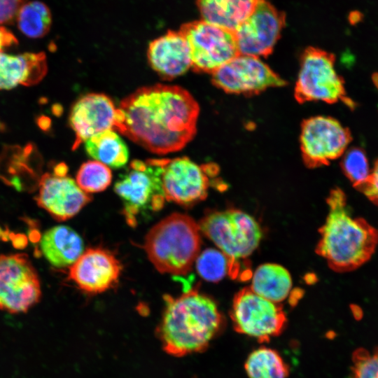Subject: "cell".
Wrapping results in <instances>:
<instances>
[{
  "mask_svg": "<svg viewBox=\"0 0 378 378\" xmlns=\"http://www.w3.org/2000/svg\"><path fill=\"white\" fill-rule=\"evenodd\" d=\"M200 107L178 85L142 87L123 99L115 130L159 155L176 152L195 136Z\"/></svg>",
  "mask_w": 378,
  "mask_h": 378,
  "instance_id": "1",
  "label": "cell"
},
{
  "mask_svg": "<svg viewBox=\"0 0 378 378\" xmlns=\"http://www.w3.org/2000/svg\"><path fill=\"white\" fill-rule=\"evenodd\" d=\"M163 298L164 308L156 335L168 355L183 357L203 352L224 328L216 302L196 289Z\"/></svg>",
  "mask_w": 378,
  "mask_h": 378,
  "instance_id": "2",
  "label": "cell"
},
{
  "mask_svg": "<svg viewBox=\"0 0 378 378\" xmlns=\"http://www.w3.org/2000/svg\"><path fill=\"white\" fill-rule=\"evenodd\" d=\"M327 204L329 211L320 228L316 251L336 272L356 270L368 262L378 244V230L363 218L352 217L346 197L339 188L332 189Z\"/></svg>",
  "mask_w": 378,
  "mask_h": 378,
  "instance_id": "3",
  "label": "cell"
},
{
  "mask_svg": "<svg viewBox=\"0 0 378 378\" xmlns=\"http://www.w3.org/2000/svg\"><path fill=\"white\" fill-rule=\"evenodd\" d=\"M200 246L198 223L181 213H173L155 224L144 242L147 256L155 269L176 276L190 271Z\"/></svg>",
  "mask_w": 378,
  "mask_h": 378,
  "instance_id": "4",
  "label": "cell"
},
{
  "mask_svg": "<svg viewBox=\"0 0 378 378\" xmlns=\"http://www.w3.org/2000/svg\"><path fill=\"white\" fill-rule=\"evenodd\" d=\"M162 164V159L134 160L115 182L114 190L122 202L123 216L130 227L163 208L166 199Z\"/></svg>",
  "mask_w": 378,
  "mask_h": 378,
  "instance_id": "5",
  "label": "cell"
},
{
  "mask_svg": "<svg viewBox=\"0 0 378 378\" xmlns=\"http://www.w3.org/2000/svg\"><path fill=\"white\" fill-rule=\"evenodd\" d=\"M199 228L227 258L230 274H238V261L246 258L258 247L262 230L256 220L237 209L214 211L198 223Z\"/></svg>",
  "mask_w": 378,
  "mask_h": 378,
  "instance_id": "6",
  "label": "cell"
},
{
  "mask_svg": "<svg viewBox=\"0 0 378 378\" xmlns=\"http://www.w3.org/2000/svg\"><path fill=\"white\" fill-rule=\"evenodd\" d=\"M335 62L332 53L314 47L304 50L295 86V97L299 103L342 101L348 106H354L346 95L344 80L337 73Z\"/></svg>",
  "mask_w": 378,
  "mask_h": 378,
  "instance_id": "7",
  "label": "cell"
},
{
  "mask_svg": "<svg viewBox=\"0 0 378 378\" xmlns=\"http://www.w3.org/2000/svg\"><path fill=\"white\" fill-rule=\"evenodd\" d=\"M234 329L239 333L268 342L284 330L286 315L279 304L254 293L250 288L234 295L230 311Z\"/></svg>",
  "mask_w": 378,
  "mask_h": 378,
  "instance_id": "8",
  "label": "cell"
},
{
  "mask_svg": "<svg viewBox=\"0 0 378 378\" xmlns=\"http://www.w3.org/2000/svg\"><path fill=\"white\" fill-rule=\"evenodd\" d=\"M190 53L192 68L198 72L214 73L239 55L234 32L204 20L181 26Z\"/></svg>",
  "mask_w": 378,
  "mask_h": 378,
  "instance_id": "9",
  "label": "cell"
},
{
  "mask_svg": "<svg viewBox=\"0 0 378 378\" xmlns=\"http://www.w3.org/2000/svg\"><path fill=\"white\" fill-rule=\"evenodd\" d=\"M41 297L38 273L24 253L0 255V309L27 312Z\"/></svg>",
  "mask_w": 378,
  "mask_h": 378,
  "instance_id": "10",
  "label": "cell"
},
{
  "mask_svg": "<svg viewBox=\"0 0 378 378\" xmlns=\"http://www.w3.org/2000/svg\"><path fill=\"white\" fill-rule=\"evenodd\" d=\"M300 149L305 164L315 168L342 156L351 141L350 131L337 120L318 115L302 122Z\"/></svg>",
  "mask_w": 378,
  "mask_h": 378,
  "instance_id": "11",
  "label": "cell"
},
{
  "mask_svg": "<svg viewBox=\"0 0 378 378\" xmlns=\"http://www.w3.org/2000/svg\"><path fill=\"white\" fill-rule=\"evenodd\" d=\"M162 183L167 201L190 206L208 195L214 165H199L187 157L162 159Z\"/></svg>",
  "mask_w": 378,
  "mask_h": 378,
  "instance_id": "12",
  "label": "cell"
},
{
  "mask_svg": "<svg viewBox=\"0 0 378 378\" xmlns=\"http://www.w3.org/2000/svg\"><path fill=\"white\" fill-rule=\"evenodd\" d=\"M212 74L215 86L225 92L253 95L286 82L260 57L239 54Z\"/></svg>",
  "mask_w": 378,
  "mask_h": 378,
  "instance_id": "13",
  "label": "cell"
},
{
  "mask_svg": "<svg viewBox=\"0 0 378 378\" xmlns=\"http://www.w3.org/2000/svg\"><path fill=\"white\" fill-rule=\"evenodd\" d=\"M285 24L284 13L266 0H258L252 13L234 31L239 53L267 57Z\"/></svg>",
  "mask_w": 378,
  "mask_h": 378,
  "instance_id": "14",
  "label": "cell"
},
{
  "mask_svg": "<svg viewBox=\"0 0 378 378\" xmlns=\"http://www.w3.org/2000/svg\"><path fill=\"white\" fill-rule=\"evenodd\" d=\"M91 200L66 174L46 172L39 179L37 204L57 220L74 217Z\"/></svg>",
  "mask_w": 378,
  "mask_h": 378,
  "instance_id": "15",
  "label": "cell"
},
{
  "mask_svg": "<svg viewBox=\"0 0 378 378\" xmlns=\"http://www.w3.org/2000/svg\"><path fill=\"white\" fill-rule=\"evenodd\" d=\"M121 270L120 262L113 253L103 248H90L69 267V279L83 291L98 294L118 283Z\"/></svg>",
  "mask_w": 378,
  "mask_h": 378,
  "instance_id": "16",
  "label": "cell"
},
{
  "mask_svg": "<svg viewBox=\"0 0 378 378\" xmlns=\"http://www.w3.org/2000/svg\"><path fill=\"white\" fill-rule=\"evenodd\" d=\"M118 108L106 94H87L73 105L69 123L75 134L73 149L90 137L106 130H115Z\"/></svg>",
  "mask_w": 378,
  "mask_h": 378,
  "instance_id": "17",
  "label": "cell"
},
{
  "mask_svg": "<svg viewBox=\"0 0 378 378\" xmlns=\"http://www.w3.org/2000/svg\"><path fill=\"white\" fill-rule=\"evenodd\" d=\"M147 57L152 69L163 79L172 80L192 66L188 43L178 31H168L152 41Z\"/></svg>",
  "mask_w": 378,
  "mask_h": 378,
  "instance_id": "18",
  "label": "cell"
},
{
  "mask_svg": "<svg viewBox=\"0 0 378 378\" xmlns=\"http://www.w3.org/2000/svg\"><path fill=\"white\" fill-rule=\"evenodd\" d=\"M48 71L44 52H0V90L38 83Z\"/></svg>",
  "mask_w": 378,
  "mask_h": 378,
  "instance_id": "19",
  "label": "cell"
},
{
  "mask_svg": "<svg viewBox=\"0 0 378 378\" xmlns=\"http://www.w3.org/2000/svg\"><path fill=\"white\" fill-rule=\"evenodd\" d=\"M40 250L55 267L72 265L84 252L81 237L72 228L57 225L47 230L40 240Z\"/></svg>",
  "mask_w": 378,
  "mask_h": 378,
  "instance_id": "20",
  "label": "cell"
},
{
  "mask_svg": "<svg viewBox=\"0 0 378 378\" xmlns=\"http://www.w3.org/2000/svg\"><path fill=\"white\" fill-rule=\"evenodd\" d=\"M258 0H197L202 20L232 32L253 10Z\"/></svg>",
  "mask_w": 378,
  "mask_h": 378,
  "instance_id": "21",
  "label": "cell"
},
{
  "mask_svg": "<svg viewBox=\"0 0 378 378\" xmlns=\"http://www.w3.org/2000/svg\"><path fill=\"white\" fill-rule=\"evenodd\" d=\"M292 288L288 271L275 263L260 265L252 276L250 288L256 294L276 303L286 300Z\"/></svg>",
  "mask_w": 378,
  "mask_h": 378,
  "instance_id": "22",
  "label": "cell"
},
{
  "mask_svg": "<svg viewBox=\"0 0 378 378\" xmlns=\"http://www.w3.org/2000/svg\"><path fill=\"white\" fill-rule=\"evenodd\" d=\"M84 143L87 153L94 160L108 167L118 169L125 166L128 161V148L114 130L99 133Z\"/></svg>",
  "mask_w": 378,
  "mask_h": 378,
  "instance_id": "23",
  "label": "cell"
},
{
  "mask_svg": "<svg viewBox=\"0 0 378 378\" xmlns=\"http://www.w3.org/2000/svg\"><path fill=\"white\" fill-rule=\"evenodd\" d=\"M244 368L248 378H287L289 367L279 352L262 346L247 357Z\"/></svg>",
  "mask_w": 378,
  "mask_h": 378,
  "instance_id": "24",
  "label": "cell"
},
{
  "mask_svg": "<svg viewBox=\"0 0 378 378\" xmlns=\"http://www.w3.org/2000/svg\"><path fill=\"white\" fill-rule=\"evenodd\" d=\"M52 21L49 7L40 1H27L19 10L15 19L18 29L31 38L45 36L50 29Z\"/></svg>",
  "mask_w": 378,
  "mask_h": 378,
  "instance_id": "25",
  "label": "cell"
},
{
  "mask_svg": "<svg viewBox=\"0 0 378 378\" xmlns=\"http://www.w3.org/2000/svg\"><path fill=\"white\" fill-rule=\"evenodd\" d=\"M112 173L108 167L97 160L84 162L76 177L78 186L86 193L99 192L111 183Z\"/></svg>",
  "mask_w": 378,
  "mask_h": 378,
  "instance_id": "26",
  "label": "cell"
},
{
  "mask_svg": "<svg viewBox=\"0 0 378 378\" xmlns=\"http://www.w3.org/2000/svg\"><path fill=\"white\" fill-rule=\"evenodd\" d=\"M196 269L200 276L209 282H218L230 274V262L225 255L215 248H206L199 253Z\"/></svg>",
  "mask_w": 378,
  "mask_h": 378,
  "instance_id": "27",
  "label": "cell"
},
{
  "mask_svg": "<svg viewBox=\"0 0 378 378\" xmlns=\"http://www.w3.org/2000/svg\"><path fill=\"white\" fill-rule=\"evenodd\" d=\"M341 167L354 188L362 183L370 173L366 155L360 148L348 150L342 158Z\"/></svg>",
  "mask_w": 378,
  "mask_h": 378,
  "instance_id": "28",
  "label": "cell"
},
{
  "mask_svg": "<svg viewBox=\"0 0 378 378\" xmlns=\"http://www.w3.org/2000/svg\"><path fill=\"white\" fill-rule=\"evenodd\" d=\"M353 378H378V348L359 349L353 354Z\"/></svg>",
  "mask_w": 378,
  "mask_h": 378,
  "instance_id": "29",
  "label": "cell"
},
{
  "mask_svg": "<svg viewBox=\"0 0 378 378\" xmlns=\"http://www.w3.org/2000/svg\"><path fill=\"white\" fill-rule=\"evenodd\" d=\"M355 188L363 192L372 202L378 205V159L370 170L368 177Z\"/></svg>",
  "mask_w": 378,
  "mask_h": 378,
  "instance_id": "30",
  "label": "cell"
},
{
  "mask_svg": "<svg viewBox=\"0 0 378 378\" xmlns=\"http://www.w3.org/2000/svg\"><path fill=\"white\" fill-rule=\"evenodd\" d=\"M28 0H0V25L15 21L18 13Z\"/></svg>",
  "mask_w": 378,
  "mask_h": 378,
  "instance_id": "31",
  "label": "cell"
},
{
  "mask_svg": "<svg viewBox=\"0 0 378 378\" xmlns=\"http://www.w3.org/2000/svg\"><path fill=\"white\" fill-rule=\"evenodd\" d=\"M18 40L15 36L4 25H0V52L8 48L16 46Z\"/></svg>",
  "mask_w": 378,
  "mask_h": 378,
  "instance_id": "32",
  "label": "cell"
},
{
  "mask_svg": "<svg viewBox=\"0 0 378 378\" xmlns=\"http://www.w3.org/2000/svg\"><path fill=\"white\" fill-rule=\"evenodd\" d=\"M363 14L358 10H353L349 15V22L351 24L355 25L363 20Z\"/></svg>",
  "mask_w": 378,
  "mask_h": 378,
  "instance_id": "33",
  "label": "cell"
},
{
  "mask_svg": "<svg viewBox=\"0 0 378 378\" xmlns=\"http://www.w3.org/2000/svg\"><path fill=\"white\" fill-rule=\"evenodd\" d=\"M372 82H373L374 86L378 90V72L374 73L372 76Z\"/></svg>",
  "mask_w": 378,
  "mask_h": 378,
  "instance_id": "34",
  "label": "cell"
},
{
  "mask_svg": "<svg viewBox=\"0 0 378 378\" xmlns=\"http://www.w3.org/2000/svg\"><path fill=\"white\" fill-rule=\"evenodd\" d=\"M4 127V125L0 122V131H1Z\"/></svg>",
  "mask_w": 378,
  "mask_h": 378,
  "instance_id": "35",
  "label": "cell"
}]
</instances>
